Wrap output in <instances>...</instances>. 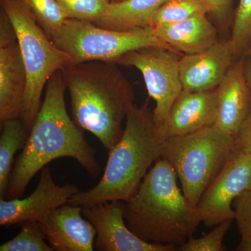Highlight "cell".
Instances as JSON below:
<instances>
[{
  "label": "cell",
  "instance_id": "44dd1931",
  "mask_svg": "<svg viewBox=\"0 0 251 251\" xmlns=\"http://www.w3.org/2000/svg\"><path fill=\"white\" fill-rule=\"evenodd\" d=\"M229 41L237 59L251 48V0H239L234 13Z\"/></svg>",
  "mask_w": 251,
  "mask_h": 251
},
{
  "label": "cell",
  "instance_id": "484cf974",
  "mask_svg": "<svg viewBox=\"0 0 251 251\" xmlns=\"http://www.w3.org/2000/svg\"><path fill=\"white\" fill-rule=\"evenodd\" d=\"M232 206L239 233L242 237H251V190L236 198Z\"/></svg>",
  "mask_w": 251,
  "mask_h": 251
},
{
  "label": "cell",
  "instance_id": "ac0fdd59",
  "mask_svg": "<svg viewBox=\"0 0 251 251\" xmlns=\"http://www.w3.org/2000/svg\"><path fill=\"white\" fill-rule=\"evenodd\" d=\"M167 0H122L110 2L101 16L93 21L99 27L126 31L150 27L151 18Z\"/></svg>",
  "mask_w": 251,
  "mask_h": 251
},
{
  "label": "cell",
  "instance_id": "d6986e66",
  "mask_svg": "<svg viewBox=\"0 0 251 251\" xmlns=\"http://www.w3.org/2000/svg\"><path fill=\"white\" fill-rule=\"evenodd\" d=\"M0 137V198H6L15 155L23 150L29 132L21 118L2 122Z\"/></svg>",
  "mask_w": 251,
  "mask_h": 251
},
{
  "label": "cell",
  "instance_id": "7a4b0ae2",
  "mask_svg": "<svg viewBox=\"0 0 251 251\" xmlns=\"http://www.w3.org/2000/svg\"><path fill=\"white\" fill-rule=\"evenodd\" d=\"M62 72L74 121L110 151L120 141L122 122L134 105L133 86L114 63L90 61Z\"/></svg>",
  "mask_w": 251,
  "mask_h": 251
},
{
  "label": "cell",
  "instance_id": "4fadbf2b",
  "mask_svg": "<svg viewBox=\"0 0 251 251\" xmlns=\"http://www.w3.org/2000/svg\"><path fill=\"white\" fill-rule=\"evenodd\" d=\"M238 59L229 39L219 40L202 52L184 54L179 61L183 90L191 92L215 90Z\"/></svg>",
  "mask_w": 251,
  "mask_h": 251
},
{
  "label": "cell",
  "instance_id": "4316f807",
  "mask_svg": "<svg viewBox=\"0 0 251 251\" xmlns=\"http://www.w3.org/2000/svg\"><path fill=\"white\" fill-rule=\"evenodd\" d=\"M212 6L211 16L221 27H226L232 22V4L233 0H206Z\"/></svg>",
  "mask_w": 251,
  "mask_h": 251
},
{
  "label": "cell",
  "instance_id": "8992f818",
  "mask_svg": "<svg viewBox=\"0 0 251 251\" xmlns=\"http://www.w3.org/2000/svg\"><path fill=\"white\" fill-rule=\"evenodd\" d=\"M234 142L214 125L165 140L161 158L173 167L184 196L195 205L233 151Z\"/></svg>",
  "mask_w": 251,
  "mask_h": 251
},
{
  "label": "cell",
  "instance_id": "7402d4cb",
  "mask_svg": "<svg viewBox=\"0 0 251 251\" xmlns=\"http://www.w3.org/2000/svg\"><path fill=\"white\" fill-rule=\"evenodd\" d=\"M19 233L0 247L1 251H53L46 244L45 234L39 222L27 221L21 224Z\"/></svg>",
  "mask_w": 251,
  "mask_h": 251
},
{
  "label": "cell",
  "instance_id": "ffe728a7",
  "mask_svg": "<svg viewBox=\"0 0 251 251\" xmlns=\"http://www.w3.org/2000/svg\"><path fill=\"white\" fill-rule=\"evenodd\" d=\"M212 6L206 0H167L152 18L150 27L184 21L196 14H212Z\"/></svg>",
  "mask_w": 251,
  "mask_h": 251
},
{
  "label": "cell",
  "instance_id": "1f68e13d",
  "mask_svg": "<svg viewBox=\"0 0 251 251\" xmlns=\"http://www.w3.org/2000/svg\"><path fill=\"white\" fill-rule=\"evenodd\" d=\"M122 0H110V2H116V1H120Z\"/></svg>",
  "mask_w": 251,
  "mask_h": 251
},
{
  "label": "cell",
  "instance_id": "cb8c5ba5",
  "mask_svg": "<svg viewBox=\"0 0 251 251\" xmlns=\"http://www.w3.org/2000/svg\"><path fill=\"white\" fill-rule=\"evenodd\" d=\"M68 18L93 21L105 12L110 0H57Z\"/></svg>",
  "mask_w": 251,
  "mask_h": 251
},
{
  "label": "cell",
  "instance_id": "ba28073f",
  "mask_svg": "<svg viewBox=\"0 0 251 251\" xmlns=\"http://www.w3.org/2000/svg\"><path fill=\"white\" fill-rule=\"evenodd\" d=\"M182 54L171 50L150 46L131 51L117 59V65L132 67L141 73L150 98L156 103L153 119L158 126L163 125L183 87L179 61Z\"/></svg>",
  "mask_w": 251,
  "mask_h": 251
},
{
  "label": "cell",
  "instance_id": "9a60e30c",
  "mask_svg": "<svg viewBox=\"0 0 251 251\" xmlns=\"http://www.w3.org/2000/svg\"><path fill=\"white\" fill-rule=\"evenodd\" d=\"M217 110V88L205 92L183 90L172 107L163 125L162 136H182L214 125Z\"/></svg>",
  "mask_w": 251,
  "mask_h": 251
},
{
  "label": "cell",
  "instance_id": "3957f363",
  "mask_svg": "<svg viewBox=\"0 0 251 251\" xmlns=\"http://www.w3.org/2000/svg\"><path fill=\"white\" fill-rule=\"evenodd\" d=\"M177 178L171 165L161 157L135 194L123 202L127 226L145 242L178 248L201 224L196 205L184 196Z\"/></svg>",
  "mask_w": 251,
  "mask_h": 251
},
{
  "label": "cell",
  "instance_id": "52a82bcc",
  "mask_svg": "<svg viewBox=\"0 0 251 251\" xmlns=\"http://www.w3.org/2000/svg\"><path fill=\"white\" fill-rule=\"evenodd\" d=\"M50 39L70 57L72 65L90 61L114 63L128 52L150 46L176 52L157 37L151 27L112 30L75 18L66 20Z\"/></svg>",
  "mask_w": 251,
  "mask_h": 251
},
{
  "label": "cell",
  "instance_id": "4dcf8cb0",
  "mask_svg": "<svg viewBox=\"0 0 251 251\" xmlns=\"http://www.w3.org/2000/svg\"><path fill=\"white\" fill-rule=\"evenodd\" d=\"M249 54H251V48L250 50H249L248 51V52H247V54H246L245 55H244V56L249 55Z\"/></svg>",
  "mask_w": 251,
  "mask_h": 251
},
{
  "label": "cell",
  "instance_id": "2e32d148",
  "mask_svg": "<svg viewBox=\"0 0 251 251\" xmlns=\"http://www.w3.org/2000/svg\"><path fill=\"white\" fill-rule=\"evenodd\" d=\"M251 108V95L244 70V59L234 62L217 87L214 126L235 139Z\"/></svg>",
  "mask_w": 251,
  "mask_h": 251
},
{
  "label": "cell",
  "instance_id": "f1b7e54d",
  "mask_svg": "<svg viewBox=\"0 0 251 251\" xmlns=\"http://www.w3.org/2000/svg\"><path fill=\"white\" fill-rule=\"evenodd\" d=\"M244 70L247 79L248 86L250 90L251 95V54L244 56Z\"/></svg>",
  "mask_w": 251,
  "mask_h": 251
},
{
  "label": "cell",
  "instance_id": "6da1fadb",
  "mask_svg": "<svg viewBox=\"0 0 251 251\" xmlns=\"http://www.w3.org/2000/svg\"><path fill=\"white\" fill-rule=\"evenodd\" d=\"M66 90L62 72L58 71L46 84L44 101L15 163L6 191L8 199L21 198L36 173L50 162L64 157L76 160L92 177L100 174L93 148L68 114Z\"/></svg>",
  "mask_w": 251,
  "mask_h": 251
},
{
  "label": "cell",
  "instance_id": "277c9868",
  "mask_svg": "<svg viewBox=\"0 0 251 251\" xmlns=\"http://www.w3.org/2000/svg\"><path fill=\"white\" fill-rule=\"evenodd\" d=\"M126 120L120 141L108 151L101 179L92 189L75 193L67 204L85 206L108 201L126 202L136 192L151 166L161 158L166 139L148 105H133Z\"/></svg>",
  "mask_w": 251,
  "mask_h": 251
},
{
  "label": "cell",
  "instance_id": "f546056e",
  "mask_svg": "<svg viewBox=\"0 0 251 251\" xmlns=\"http://www.w3.org/2000/svg\"><path fill=\"white\" fill-rule=\"evenodd\" d=\"M238 251H251V237H242V240L236 248Z\"/></svg>",
  "mask_w": 251,
  "mask_h": 251
},
{
  "label": "cell",
  "instance_id": "5b68a950",
  "mask_svg": "<svg viewBox=\"0 0 251 251\" xmlns=\"http://www.w3.org/2000/svg\"><path fill=\"white\" fill-rule=\"evenodd\" d=\"M1 4L14 27L25 69L27 87L21 119L29 132L48 81L56 72L72 65V59L50 39L22 1L1 0Z\"/></svg>",
  "mask_w": 251,
  "mask_h": 251
},
{
  "label": "cell",
  "instance_id": "83f0119b",
  "mask_svg": "<svg viewBox=\"0 0 251 251\" xmlns=\"http://www.w3.org/2000/svg\"><path fill=\"white\" fill-rule=\"evenodd\" d=\"M233 151L251 153V108L234 139Z\"/></svg>",
  "mask_w": 251,
  "mask_h": 251
},
{
  "label": "cell",
  "instance_id": "e0dca14e",
  "mask_svg": "<svg viewBox=\"0 0 251 251\" xmlns=\"http://www.w3.org/2000/svg\"><path fill=\"white\" fill-rule=\"evenodd\" d=\"M151 27L160 40L181 54L202 52L219 41L217 28L207 14H196L180 22Z\"/></svg>",
  "mask_w": 251,
  "mask_h": 251
},
{
  "label": "cell",
  "instance_id": "d4e9b609",
  "mask_svg": "<svg viewBox=\"0 0 251 251\" xmlns=\"http://www.w3.org/2000/svg\"><path fill=\"white\" fill-rule=\"evenodd\" d=\"M232 221H226L215 226L206 235L201 238L190 237L187 242L177 248L181 251H222L225 250L223 242L232 224Z\"/></svg>",
  "mask_w": 251,
  "mask_h": 251
},
{
  "label": "cell",
  "instance_id": "5bb4252c",
  "mask_svg": "<svg viewBox=\"0 0 251 251\" xmlns=\"http://www.w3.org/2000/svg\"><path fill=\"white\" fill-rule=\"evenodd\" d=\"M82 210V206L66 204L39 222L54 251H94L97 230L88 220L83 219Z\"/></svg>",
  "mask_w": 251,
  "mask_h": 251
},
{
  "label": "cell",
  "instance_id": "30bf717a",
  "mask_svg": "<svg viewBox=\"0 0 251 251\" xmlns=\"http://www.w3.org/2000/svg\"><path fill=\"white\" fill-rule=\"evenodd\" d=\"M82 214L97 230L94 249L99 251H175L171 244L145 242L125 224L123 202L120 201L82 206Z\"/></svg>",
  "mask_w": 251,
  "mask_h": 251
},
{
  "label": "cell",
  "instance_id": "603a6c76",
  "mask_svg": "<svg viewBox=\"0 0 251 251\" xmlns=\"http://www.w3.org/2000/svg\"><path fill=\"white\" fill-rule=\"evenodd\" d=\"M34 14L47 35H51L68 19L67 13L57 0H21Z\"/></svg>",
  "mask_w": 251,
  "mask_h": 251
},
{
  "label": "cell",
  "instance_id": "7c38bea8",
  "mask_svg": "<svg viewBox=\"0 0 251 251\" xmlns=\"http://www.w3.org/2000/svg\"><path fill=\"white\" fill-rule=\"evenodd\" d=\"M78 191L75 185L56 184L50 170L44 167L39 184L30 196L24 199H0V226L11 227L27 221L39 223L54 209L67 204Z\"/></svg>",
  "mask_w": 251,
  "mask_h": 251
},
{
  "label": "cell",
  "instance_id": "9c48e42d",
  "mask_svg": "<svg viewBox=\"0 0 251 251\" xmlns=\"http://www.w3.org/2000/svg\"><path fill=\"white\" fill-rule=\"evenodd\" d=\"M251 190V153L232 151L219 174L202 193L197 205L198 217L206 227L234 221L232 203Z\"/></svg>",
  "mask_w": 251,
  "mask_h": 251
},
{
  "label": "cell",
  "instance_id": "8fae6325",
  "mask_svg": "<svg viewBox=\"0 0 251 251\" xmlns=\"http://www.w3.org/2000/svg\"><path fill=\"white\" fill-rule=\"evenodd\" d=\"M27 87L25 69L16 33L1 9L0 16V120L19 119Z\"/></svg>",
  "mask_w": 251,
  "mask_h": 251
}]
</instances>
